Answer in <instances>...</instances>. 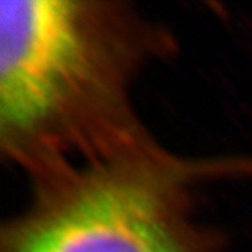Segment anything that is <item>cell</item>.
I'll return each instance as SVG.
<instances>
[{"instance_id": "obj_1", "label": "cell", "mask_w": 252, "mask_h": 252, "mask_svg": "<svg viewBox=\"0 0 252 252\" xmlns=\"http://www.w3.org/2000/svg\"><path fill=\"white\" fill-rule=\"evenodd\" d=\"M174 53L128 2L0 3V148L30 182L154 143L136 80Z\"/></svg>"}, {"instance_id": "obj_2", "label": "cell", "mask_w": 252, "mask_h": 252, "mask_svg": "<svg viewBox=\"0 0 252 252\" xmlns=\"http://www.w3.org/2000/svg\"><path fill=\"white\" fill-rule=\"evenodd\" d=\"M252 179L249 158H185L158 141L32 182L0 252H220L198 216L206 184Z\"/></svg>"}]
</instances>
